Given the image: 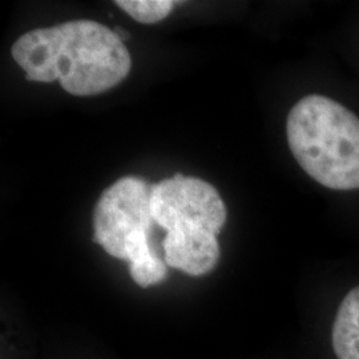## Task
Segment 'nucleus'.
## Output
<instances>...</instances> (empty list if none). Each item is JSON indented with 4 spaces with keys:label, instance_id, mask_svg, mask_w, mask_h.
Instances as JSON below:
<instances>
[{
    "label": "nucleus",
    "instance_id": "f257e3e1",
    "mask_svg": "<svg viewBox=\"0 0 359 359\" xmlns=\"http://www.w3.org/2000/svg\"><path fill=\"white\" fill-rule=\"evenodd\" d=\"M11 53L27 80H59L74 96H93L114 88L132 65L115 31L87 19L32 29L13 43Z\"/></svg>",
    "mask_w": 359,
    "mask_h": 359
},
{
    "label": "nucleus",
    "instance_id": "f03ea898",
    "mask_svg": "<svg viewBox=\"0 0 359 359\" xmlns=\"http://www.w3.org/2000/svg\"><path fill=\"white\" fill-rule=\"evenodd\" d=\"M154 224L165 231L168 268L200 277L216 268L217 236L228 217L217 189L204 180L176 175L152 185Z\"/></svg>",
    "mask_w": 359,
    "mask_h": 359
},
{
    "label": "nucleus",
    "instance_id": "7ed1b4c3",
    "mask_svg": "<svg viewBox=\"0 0 359 359\" xmlns=\"http://www.w3.org/2000/svg\"><path fill=\"white\" fill-rule=\"evenodd\" d=\"M287 144L306 175L334 191L359 189V117L333 99L311 93L290 109Z\"/></svg>",
    "mask_w": 359,
    "mask_h": 359
},
{
    "label": "nucleus",
    "instance_id": "20e7f679",
    "mask_svg": "<svg viewBox=\"0 0 359 359\" xmlns=\"http://www.w3.org/2000/svg\"><path fill=\"white\" fill-rule=\"evenodd\" d=\"M152 185L127 176L105 189L93 210V241L109 256L128 261L129 273L140 287L163 283L168 266L149 245L154 221Z\"/></svg>",
    "mask_w": 359,
    "mask_h": 359
},
{
    "label": "nucleus",
    "instance_id": "39448f33",
    "mask_svg": "<svg viewBox=\"0 0 359 359\" xmlns=\"http://www.w3.org/2000/svg\"><path fill=\"white\" fill-rule=\"evenodd\" d=\"M337 359H359V285L342 299L332 332Z\"/></svg>",
    "mask_w": 359,
    "mask_h": 359
},
{
    "label": "nucleus",
    "instance_id": "423d86ee",
    "mask_svg": "<svg viewBox=\"0 0 359 359\" xmlns=\"http://www.w3.org/2000/svg\"><path fill=\"white\" fill-rule=\"evenodd\" d=\"M115 3L132 19L144 25H154L165 19L175 6L172 0H117Z\"/></svg>",
    "mask_w": 359,
    "mask_h": 359
},
{
    "label": "nucleus",
    "instance_id": "0eeeda50",
    "mask_svg": "<svg viewBox=\"0 0 359 359\" xmlns=\"http://www.w3.org/2000/svg\"><path fill=\"white\" fill-rule=\"evenodd\" d=\"M116 32V35L118 36V38L121 39V40H126V39L129 38V34L126 31V29H121L120 27H116L115 29H114Z\"/></svg>",
    "mask_w": 359,
    "mask_h": 359
}]
</instances>
